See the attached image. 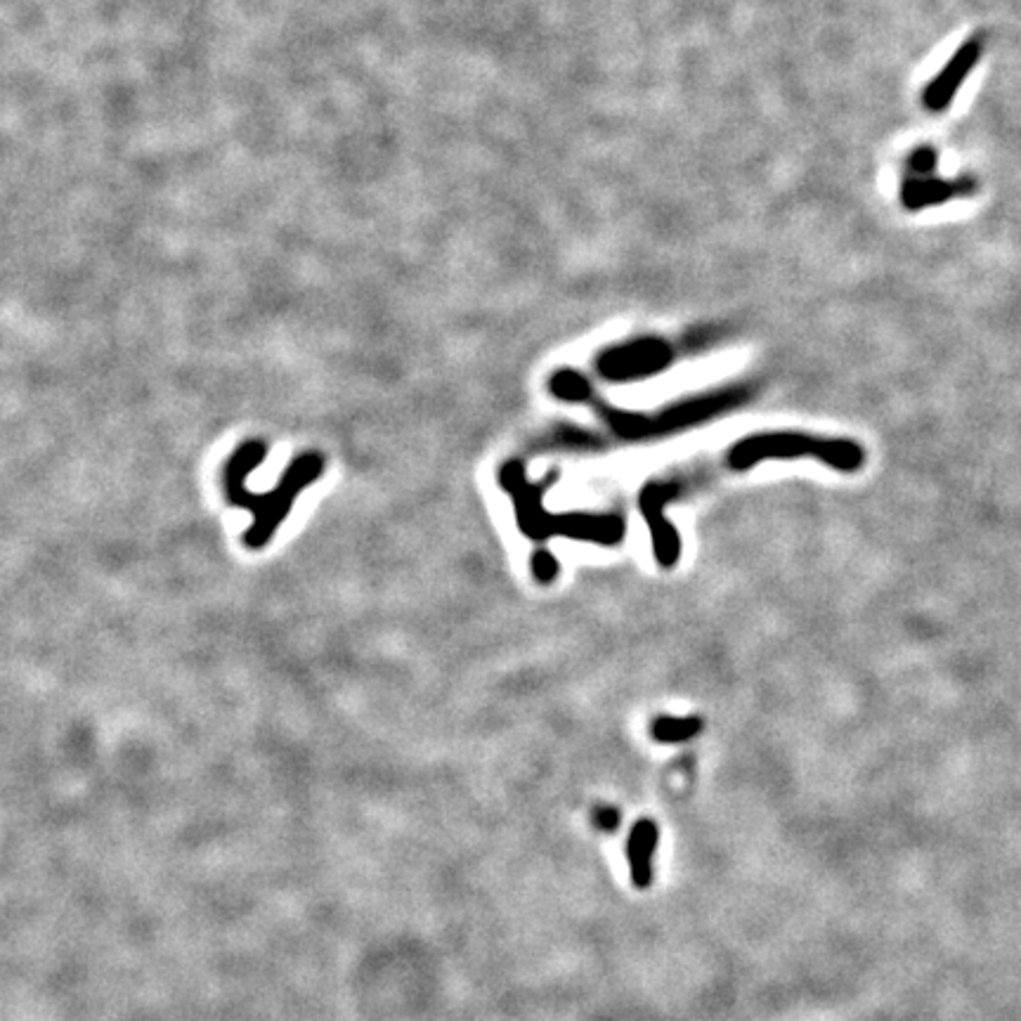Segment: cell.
Here are the masks:
<instances>
[{
	"label": "cell",
	"mask_w": 1021,
	"mask_h": 1021,
	"mask_svg": "<svg viewBox=\"0 0 1021 1021\" xmlns=\"http://www.w3.org/2000/svg\"><path fill=\"white\" fill-rule=\"evenodd\" d=\"M982 48H984L982 38L974 36L953 53V57L937 73L934 81L925 88L922 104L929 112L937 114V112H943L945 107H951V102L955 100L960 85L967 81L972 69L979 65Z\"/></svg>",
	"instance_id": "cell-1"
},
{
	"label": "cell",
	"mask_w": 1021,
	"mask_h": 1021,
	"mask_svg": "<svg viewBox=\"0 0 1021 1021\" xmlns=\"http://www.w3.org/2000/svg\"><path fill=\"white\" fill-rule=\"evenodd\" d=\"M669 359L667 343L663 341H639L632 345H620V348H612L610 353L604 355L598 367L606 377L622 381V379H632L641 377V374H651L659 367H665Z\"/></svg>",
	"instance_id": "cell-2"
},
{
	"label": "cell",
	"mask_w": 1021,
	"mask_h": 1021,
	"mask_svg": "<svg viewBox=\"0 0 1021 1021\" xmlns=\"http://www.w3.org/2000/svg\"><path fill=\"white\" fill-rule=\"evenodd\" d=\"M659 830L655 821L643 818L639 821L632 833L627 837V861L632 870V882L639 890H649L653 882V859L657 849Z\"/></svg>",
	"instance_id": "cell-3"
},
{
	"label": "cell",
	"mask_w": 1021,
	"mask_h": 1021,
	"mask_svg": "<svg viewBox=\"0 0 1021 1021\" xmlns=\"http://www.w3.org/2000/svg\"><path fill=\"white\" fill-rule=\"evenodd\" d=\"M967 180L960 183H949V180H939L934 175H910L900 185V202L910 211H920L925 206H934L953 199L955 194L972 192L967 190Z\"/></svg>",
	"instance_id": "cell-4"
},
{
	"label": "cell",
	"mask_w": 1021,
	"mask_h": 1021,
	"mask_svg": "<svg viewBox=\"0 0 1021 1021\" xmlns=\"http://www.w3.org/2000/svg\"><path fill=\"white\" fill-rule=\"evenodd\" d=\"M702 731V719L698 716H659L651 726L657 743H686Z\"/></svg>",
	"instance_id": "cell-5"
},
{
	"label": "cell",
	"mask_w": 1021,
	"mask_h": 1021,
	"mask_svg": "<svg viewBox=\"0 0 1021 1021\" xmlns=\"http://www.w3.org/2000/svg\"><path fill=\"white\" fill-rule=\"evenodd\" d=\"M937 169V152L932 147H918L908 159L910 175H932Z\"/></svg>",
	"instance_id": "cell-6"
},
{
	"label": "cell",
	"mask_w": 1021,
	"mask_h": 1021,
	"mask_svg": "<svg viewBox=\"0 0 1021 1021\" xmlns=\"http://www.w3.org/2000/svg\"><path fill=\"white\" fill-rule=\"evenodd\" d=\"M594 823H596V828L598 830H604V833H615L620 828V823H622V814H620V808L618 806H610V804H600L594 808Z\"/></svg>",
	"instance_id": "cell-7"
}]
</instances>
